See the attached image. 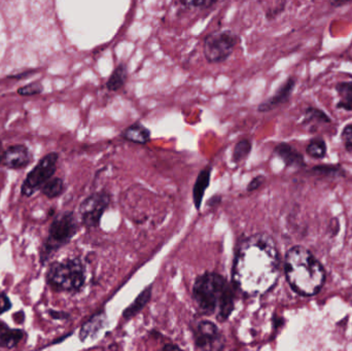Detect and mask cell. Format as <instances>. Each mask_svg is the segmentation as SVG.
<instances>
[{
    "mask_svg": "<svg viewBox=\"0 0 352 351\" xmlns=\"http://www.w3.org/2000/svg\"><path fill=\"white\" fill-rule=\"evenodd\" d=\"M280 273L276 243L267 234L244 239L236 251L233 282L236 290L248 296L265 294L273 288Z\"/></svg>",
    "mask_w": 352,
    "mask_h": 351,
    "instance_id": "cell-1",
    "label": "cell"
},
{
    "mask_svg": "<svg viewBox=\"0 0 352 351\" xmlns=\"http://www.w3.org/2000/svg\"><path fill=\"white\" fill-rule=\"evenodd\" d=\"M111 204V196L107 192L92 194L82 202L78 208L80 220L86 228H96Z\"/></svg>",
    "mask_w": 352,
    "mask_h": 351,
    "instance_id": "cell-8",
    "label": "cell"
},
{
    "mask_svg": "<svg viewBox=\"0 0 352 351\" xmlns=\"http://www.w3.org/2000/svg\"><path fill=\"white\" fill-rule=\"evenodd\" d=\"M122 137L135 144H144L150 141L151 131L142 124L135 123L124 130Z\"/></svg>",
    "mask_w": 352,
    "mask_h": 351,
    "instance_id": "cell-16",
    "label": "cell"
},
{
    "mask_svg": "<svg viewBox=\"0 0 352 351\" xmlns=\"http://www.w3.org/2000/svg\"><path fill=\"white\" fill-rule=\"evenodd\" d=\"M219 1L221 0H179L180 4L186 8H200V10L211 8Z\"/></svg>",
    "mask_w": 352,
    "mask_h": 351,
    "instance_id": "cell-23",
    "label": "cell"
},
{
    "mask_svg": "<svg viewBox=\"0 0 352 351\" xmlns=\"http://www.w3.org/2000/svg\"><path fill=\"white\" fill-rule=\"evenodd\" d=\"M49 315L53 319H68L70 317V315L64 311L52 310V309L49 310Z\"/></svg>",
    "mask_w": 352,
    "mask_h": 351,
    "instance_id": "cell-29",
    "label": "cell"
},
{
    "mask_svg": "<svg viewBox=\"0 0 352 351\" xmlns=\"http://www.w3.org/2000/svg\"><path fill=\"white\" fill-rule=\"evenodd\" d=\"M152 292L153 286L150 284V286H146V288L138 295V298L134 300V302L124 311L123 317L126 321H129L132 317L138 315V313L148 305L151 298H152Z\"/></svg>",
    "mask_w": 352,
    "mask_h": 351,
    "instance_id": "cell-15",
    "label": "cell"
},
{
    "mask_svg": "<svg viewBox=\"0 0 352 351\" xmlns=\"http://www.w3.org/2000/svg\"><path fill=\"white\" fill-rule=\"evenodd\" d=\"M58 161L59 154L56 152H49L41 158L23 181L21 185V195L29 198L34 195L37 191H41L43 185L55 175Z\"/></svg>",
    "mask_w": 352,
    "mask_h": 351,
    "instance_id": "cell-7",
    "label": "cell"
},
{
    "mask_svg": "<svg viewBox=\"0 0 352 351\" xmlns=\"http://www.w3.org/2000/svg\"><path fill=\"white\" fill-rule=\"evenodd\" d=\"M43 91V84L41 82H33L27 86L21 87L18 89V94L21 96H33V95L41 94Z\"/></svg>",
    "mask_w": 352,
    "mask_h": 351,
    "instance_id": "cell-24",
    "label": "cell"
},
{
    "mask_svg": "<svg viewBox=\"0 0 352 351\" xmlns=\"http://www.w3.org/2000/svg\"><path fill=\"white\" fill-rule=\"evenodd\" d=\"M70 334H67L66 336H63V337L59 338V339L54 340L53 342H52L51 346H55V344H59L61 343L62 341H64V340L66 339V338L69 337Z\"/></svg>",
    "mask_w": 352,
    "mask_h": 351,
    "instance_id": "cell-31",
    "label": "cell"
},
{
    "mask_svg": "<svg viewBox=\"0 0 352 351\" xmlns=\"http://www.w3.org/2000/svg\"><path fill=\"white\" fill-rule=\"evenodd\" d=\"M128 78V69L125 64H120L113 70L111 76L107 82V90L111 92H117L121 90L126 84Z\"/></svg>",
    "mask_w": 352,
    "mask_h": 351,
    "instance_id": "cell-17",
    "label": "cell"
},
{
    "mask_svg": "<svg viewBox=\"0 0 352 351\" xmlns=\"http://www.w3.org/2000/svg\"><path fill=\"white\" fill-rule=\"evenodd\" d=\"M194 341L199 350H221L223 348L221 332L210 321H199L194 329Z\"/></svg>",
    "mask_w": 352,
    "mask_h": 351,
    "instance_id": "cell-9",
    "label": "cell"
},
{
    "mask_svg": "<svg viewBox=\"0 0 352 351\" xmlns=\"http://www.w3.org/2000/svg\"><path fill=\"white\" fill-rule=\"evenodd\" d=\"M192 299L203 315L227 321L235 307V288L219 274L206 272L195 282Z\"/></svg>",
    "mask_w": 352,
    "mask_h": 351,
    "instance_id": "cell-3",
    "label": "cell"
},
{
    "mask_svg": "<svg viewBox=\"0 0 352 351\" xmlns=\"http://www.w3.org/2000/svg\"><path fill=\"white\" fill-rule=\"evenodd\" d=\"M240 37L231 30L214 31L207 35L203 45L205 59L209 63L226 61L239 43Z\"/></svg>",
    "mask_w": 352,
    "mask_h": 351,
    "instance_id": "cell-6",
    "label": "cell"
},
{
    "mask_svg": "<svg viewBox=\"0 0 352 351\" xmlns=\"http://www.w3.org/2000/svg\"><path fill=\"white\" fill-rule=\"evenodd\" d=\"M45 282L55 292L74 294L86 284V267L78 257L53 262L45 273Z\"/></svg>",
    "mask_w": 352,
    "mask_h": 351,
    "instance_id": "cell-4",
    "label": "cell"
},
{
    "mask_svg": "<svg viewBox=\"0 0 352 351\" xmlns=\"http://www.w3.org/2000/svg\"><path fill=\"white\" fill-rule=\"evenodd\" d=\"M31 161H32V155L26 146L14 144L4 150L2 165L12 170H20V169L26 168Z\"/></svg>",
    "mask_w": 352,
    "mask_h": 351,
    "instance_id": "cell-10",
    "label": "cell"
},
{
    "mask_svg": "<svg viewBox=\"0 0 352 351\" xmlns=\"http://www.w3.org/2000/svg\"><path fill=\"white\" fill-rule=\"evenodd\" d=\"M252 142L248 139H242L236 144L233 152V161L235 163L241 162L248 158V155L252 152Z\"/></svg>",
    "mask_w": 352,
    "mask_h": 351,
    "instance_id": "cell-21",
    "label": "cell"
},
{
    "mask_svg": "<svg viewBox=\"0 0 352 351\" xmlns=\"http://www.w3.org/2000/svg\"><path fill=\"white\" fill-rule=\"evenodd\" d=\"M179 350V348H178L177 346H170V344H169V346H164V348H163V350Z\"/></svg>",
    "mask_w": 352,
    "mask_h": 351,
    "instance_id": "cell-33",
    "label": "cell"
},
{
    "mask_svg": "<svg viewBox=\"0 0 352 351\" xmlns=\"http://www.w3.org/2000/svg\"><path fill=\"white\" fill-rule=\"evenodd\" d=\"M305 117L308 122L312 121V120H318L320 122H326V123H330L331 120L324 111H320V109H314V107H309L306 111Z\"/></svg>",
    "mask_w": 352,
    "mask_h": 351,
    "instance_id": "cell-25",
    "label": "cell"
},
{
    "mask_svg": "<svg viewBox=\"0 0 352 351\" xmlns=\"http://www.w3.org/2000/svg\"><path fill=\"white\" fill-rule=\"evenodd\" d=\"M264 183V177H256L248 183V192H254L256 190H258V188L262 185V183Z\"/></svg>",
    "mask_w": 352,
    "mask_h": 351,
    "instance_id": "cell-28",
    "label": "cell"
},
{
    "mask_svg": "<svg viewBox=\"0 0 352 351\" xmlns=\"http://www.w3.org/2000/svg\"><path fill=\"white\" fill-rule=\"evenodd\" d=\"M26 332L22 329H12L4 321H0V348L12 350L24 339Z\"/></svg>",
    "mask_w": 352,
    "mask_h": 351,
    "instance_id": "cell-12",
    "label": "cell"
},
{
    "mask_svg": "<svg viewBox=\"0 0 352 351\" xmlns=\"http://www.w3.org/2000/svg\"><path fill=\"white\" fill-rule=\"evenodd\" d=\"M210 175L211 167H206L199 173L198 179L195 183L194 190H192V200H194V204L197 210H200L205 192H206L209 183H210Z\"/></svg>",
    "mask_w": 352,
    "mask_h": 351,
    "instance_id": "cell-14",
    "label": "cell"
},
{
    "mask_svg": "<svg viewBox=\"0 0 352 351\" xmlns=\"http://www.w3.org/2000/svg\"><path fill=\"white\" fill-rule=\"evenodd\" d=\"M351 1L352 0H331V4H332L333 6L338 8V6L344 5V4L349 3V2Z\"/></svg>",
    "mask_w": 352,
    "mask_h": 351,
    "instance_id": "cell-30",
    "label": "cell"
},
{
    "mask_svg": "<svg viewBox=\"0 0 352 351\" xmlns=\"http://www.w3.org/2000/svg\"><path fill=\"white\" fill-rule=\"evenodd\" d=\"M275 152L280 157L287 165H303V158L301 155L287 144H281L276 146Z\"/></svg>",
    "mask_w": 352,
    "mask_h": 351,
    "instance_id": "cell-18",
    "label": "cell"
},
{
    "mask_svg": "<svg viewBox=\"0 0 352 351\" xmlns=\"http://www.w3.org/2000/svg\"><path fill=\"white\" fill-rule=\"evenodd\" d=\"M307 154L314 159H322L326 156L327 146L326 142L320 138L312 140L307 146Z\"/></svg>",
    "mask_w": 352,
    "mask_h": 351,
    "instance_id": "cell-22",
    "label": "cell"
},
{
    "mask_svg": "<svg viewBox=\"0 0 352 351\" xmlns=\"http://www.w3.org/2000/svg\"><path fill=\"white\" fill-rule=\"evenodd\" d=\"M65 191V183L60 177H52L41 189V194L49 199L60 197Z\"/></svg>",
    "mask_w": 352,
    "mask_h": 351,
    "instance_id": "cell-19",
    "label": "cell"
},
{
    "mask_svg": "<svg viewBox=\"0 0 352 351\" xmlns=\"http://www.w3.org/2000/svg\"><path fill=\"white\" fill-rule=\"evenodd\" d=\"M337 93H338L339 101L337 107L338 109H345V111H352V82H342L337 84Z\"/></svg>",
    "mask_w": 352,
    "mask_h": 351,
    "instance_id": "cell-20",
    "label": "cell"
},
{
    "mask_svg": "<svg viewBox=\"0 0 352 351\" xmlns=\"http://www.w3.org/2000/svg\"><path fill=\"white\" fill-rule=\"evenodd\" d=\"M341 137H342V141L347 152L352 154V124L344 128Z\"/></svg>",
    "mask_w": 352,
    "mask_h": 351,
    "instance_id": "cell-26",
    "label": "cell"
},
{
    "mask_svg": "<svg viewBox=\"0 0 352 351\" xmlns=\"http://www.w3.org/2000/svg\"><path fill=\"white\" fill-rule=\"evenodd\" d=\"M3 146H2L1 139H0V165H2V161H3Z\"/></svg>",
    "mask_w": 352,
    "mask_h": 351,
    "instance_id": "cell-32",
    "label": "cell"
},
{
    "mask_svg": "<svg viewBox=\"0 0 352 351\" xmlns=\"http://www.w3.org/2000/svg\"><path fill=\"white\" fill-rule=\"evenodd\" d=\"M78 231V220L72 212L57 214L49 229V235L39 249V263L45 266L51 258L65 247L76 236Z\"/></svg>",
    "mask_w": 352,
    "mask_h": 351,
    "instance_id": "cell-5",
    "label": "cell"
},
{
    "mask_svg": "<svg viewBox=\"0 0 352 351\" xmlns=\"http://www.w3.org/2000/svg\"><path fill=\"white\" fill-rule=\"evenodd\" d=\"M12 308V303L6 293H0V315L8 313Z\"/></svg>",
    "mask_w": 352,
    "mask_h": 351,
    "instance_id": "cell-27",
    "label": "cell"
},
{
    "mask_svg": "<svg viewBox=\"0 0 352 351\" xmlns=\"http://www.w3.org/2000/svg\"><path fill=\"white\" fill-rule=\"evenodd\" d=\"M296 87V80L294 78H287L285 84L277 90V92L273 95L270 98L267 99L264 102L258 105V111L261 113H267V111H273L276 107L285 104V102L289 101L292 93Z\"/></svg>",
    "mask_w": 352,
    "mask_h": 351,
    "instance_id": "cell-11",
    "label": "cell"
},
{
    "mask_svg": "<svg viewBox=\"0 0 352 351\" xmlns=\"http://www.w3.org/2000/svg\"><path fill=\"white\" fill-rule=\"evenodd\" d=\"M285 271L289 286L300 296H314L326 282V272L322 264L307 249L300 245L287 251Z\"/></svg>",
    "mask_w": 352,
    "mask_h": 351,
    "instance_id": "cell-2",
    "label": "cell"
},
{
    "mask_svg": "<svg viewBox=\"0 0 352 351\" xmlns=\"http://www.w3.org/2000/svg\"><path fill=\"white\" fill-rule=\"evenodd\" d=\"M105 321H107V317H105L104 311H100V313L93 315L80 328V335H78L80 341L84 342L89 338L95 337L99 331L104 328Z\"/></svg>",
    "mask_w": 352,
    "mask_h": 351,
    "instance_id": "cell-13",
    "label": "cell"
}]
</instances>
